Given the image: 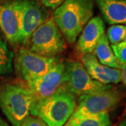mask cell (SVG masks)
I'll list each match as a JSON object with an SVG mask.
<instances>
[{
	"instance_id": "1",
	"label": "cell",
	"mask_w": 126,
	"mask_h": 126,
	"mask_svg": "<svg viewBox=\"0 0 126 126\" xmlns=\"http://www.w3.org/2000/svg\"><path fill=\"white\" fill-rule=\"evenodd\" d=\"M94 0H65L55 9L53 18L65 40L74 44L93 18Z\"/></svg>"
},
{
	"instance_id": "2",
	"label": "cell",
	"mask_w": 126,
	"mask_h": 126,
	"mask_svg": "<svg viewBox=\"0 0 126 126\" xmlns=\"http://www.w3.org/2000/svg\"><path fill=\"white\" fill-rule=\"evenodd\" d=\"M77 104L76 96L63 86L47 97L33 100L30 114L41 118L48 126H64Z\"/></svg>"
},
{
	"instance_id": "3",
	"label": "cell",
	"mask_w": 126,
	"mask_h": 126,
	"mask_svg": "<svg viewBox=\"0 0 126 126\" xmlns=\"http://www.w3.org/2000/svg\"><path fill=\"white\" fill-rule=\"evenodd\" d=\"M33 100L27 87L14 83L0 86V109L12 126H20L30 116Z\"/></svg>"
},
{
	"instance_id": "4",
	"label": "cell",
	"mask_w": 126,
	"mask_h": 126,
	"mask_svg": "<svg viewBox=\"0 0 126 126\" xmlns=\"http://www.w3.org/2000/svg\"><path fill=\"white\" fill-rule=\"evenodd\" d=\"M27 44L31 51L48 58L56 57L66 48V40L53 16L33 32Z\"/></svg>"
},
{
	"instance_id": "5",
	"label": "cell",
	"mask_w": 126,
	"mask_h": 126,
	"mask_svg": "<svg viewBox=\"0 0 126 126\" xmlns=\"http://www.w3.org/2000/svg\"><path fill=\"white\" fill-rule=\"evenodd\" d=\"M121 95L115 88L79 97V102L68 121L108 113L120 102Z\"/></svg>"
},
{
	"instance_id": "6",
	"label": "cell",
	"mask_w": 126,
	"mask_h": 126,
	"mask_svg": "<svg viewBox=\"0 0 126 126\" xmlns=\"http://www.w3.org/2000/svg\"><path fill=\"white\" fill-rule=\"evenodd\" d=\"M59 61L57 57H45L21 48L15 55L14 65L18 78L27 83L45 74Z\"/></svg>"
},
{
	"instance_id": "7",
	"label": "cell",
	"mask_w": 126,
	"mask_h": 126,
	"mask_svg": "<svg viewBox=\"0 0 126 126\" xmlns=\"http://www.w3.org/2000/svg\"><path fill=\"white\" fill-rule=\"evenodd\" d=\"M63 86L75 96L89 94L112 88L92 79L80 62L70 61L65 64Z\"/></svg>"
},
{
	"instance_id": "8",
	"label": "cell",
	"mask_w": 126,
	"mask_h": 126,
	"mask_svg": "<svg viewBox=\"0 0 126 126\" xmlns=\"http://www.w3.org/2000/svg\"><path fill=\"white\" fill-rule=\"evenodd\" d=\"M20 28V44L27 45L33 32L49 18L44 6L36 0H14Z\"/></svg>"
},
{
	"instance_id": "9",
	"label": "cell",
	"mask_w": 126,
	"mask_h": 126,
	"mask_svg": "<svg viewBox=\"0 0 126 126\" xmlns=\"http://www.w3.org/2000/svg\"><path fill=\"white\" fill-rule=\"evenodd\" d=\"M65 64L59 61L41 77L27 83L34 99L47 97L64 85Z\"/></svg>"
},
{
	"instance_id": "10",
	"label": "cell",
	"mask_w": 126,
	"mask_h": 126,
	"mask_svg": "<svg viewBox=\"0 0 126 126\" xmlns=\"http://www.w3.org/2000/svg\"><path fill=\"white\" fill-rule=\"evenodd\" d=\"M81 63L92 79L105 85L121 81V69L111 68L99 63L93 53L83 55Z\"/></svg>"
},
{
	"instance_id": "11",
	"label": "cell",
	"mask_w": 126,
	"mask_h": 126,
	"mask_svg": "<svg viewBox=\"0 0 126 126\" xmlns=\"http://www.w3.org/2000/svg\"><path fill=\"white\" fill-rule=\"evenodd\" d=\"M105 26L103 20L99 16L90 19L78 36L77 51L83 55L93 53L100 38L104 34Z\"/></svg>"
},
{
	"instance_id": "12",
	"label": "cell",
	"mask_w": 126,
	"mask_h": 126,
	"mask_svg": "<svg viewBox=\"0 0 126 126\" xmlns=\"http://www.w3.org/2000/svg\"><path fill=\"white\" fill-rule=\"evenodd\" d=\"M0 30L11 44H20V28L14 0L0 5Z\"/></svg>"
},
{
	"instance_id": "13",
	"label": "cell",
	"mask_w": 126,
	"mask_h": 126,
	"mask_svg": "<svg viewBox=\"0 0 126 126\" xmlns=\"http://www.w3.org/2000/svg\"><path fill=\"white\" fill-rule=\"evenodd\" d=\"M109 25L126 24V0H94Z\"/></svg>"
},
{
	"instance_id": "14",
	"label": "cell",
	"mask_w": 126,
	"mask_h": 126,
	"mask_svg": "<svg viewBox=\"0 0 126 126\" xmlns=\"http://www.w3.org/2000/svg\"><path fill=\"white\" fill-rule=\"evenodd\" d=\"M93 54L101 64L109 67L121 69L122 65L113 53L105 33L98 41L93 51Z\"/></svg>"
},
{
	"instance_id": "15",
	"label": "cell",
	"mask_w": 126,
	"mask_h": 126,
	"mask_svg": "<svg viewBox=\"0 0 126 126\" xmlns=\"http://www.w3.org/2000/svg\"><path fill=\"white\" fill-rule=\"evenodd\" d=\"M108 113L82 118L76 121H68L64 126H111Z\"/></svg>"
},
{
	"instance_id": "16",
	"label": "cell",
	"mask_w": 126,
	"mask_h": 126,
	"mask_svg": "<svg viewBox=\"0 0 126 126\" xmlns=\"http://www.w3.org/2000/svg\"><path fill=\"white\" fill-rule=\"evenodd\" d=\"M14 53L0 38V76H9L14 72Z\"/></svg>"
},
{
	"instance_id": "17",
	"label": "cell",
	"mask_w": 126,
	"mask_h": 126,
	"mask_svg": "<svg viewBox=\"0 0 126 126\" xmlns=\"http://www.w3.org/2000/svg\"><path fill=\"white\" fill-rule=\"evenodd\" d=\"M107 36L111 45L126 41V25L121 24L112 25L107 30Z\"/></svg>"
},
{
	"instance_id": "18",
	"label": "cell",
	"mask_w": 126,
	"mask_h": 126,
	"mask_svg": "<svg viewBox=\"0 0 126 126\" xmlns=\"http://www.w3.org/2000/svg\"><path fill=\"white\" fill-rule=\"evenodd\" d=\"M113 53L121 64H126V41L118 44L111 45Z\"/></svg>"
},
{
	"instance_id": "19",
	"label": "cell",
	"mask_w": 126,
	"mask_h": 126,
	"mask_svg": "<svg viewBox=\"0 0 126 126\" xmlns=\"http://www.w3.org/2000/svg\"><path fill=\"white\" fill-rule=\"evenodd\" d=\"M20 126H48L45 122L41 118L33 116H27Z\"/></svg>"
},
{
	"instance_id": "20",
	"label": "cell",
	"mask_w": 126,
	"mask_h": 126,
	"mask_svg": "<svg viewBox=\"0 0 126 126\" xmlns=\"http://www.w3.org/2000/svg\"><path fill=\"white\" fill-rule=\"evenodd\" d=\"M42 6L52 10L56 9L65 0H39Z\"/></svg>"
},
{
	"instance_id": "21",
	"label": "cell",
	"mask_w": 126,
	"mask_h": 126,
	"mask_svg": "<svg viewBox=\"0 0 126 126\" xmlns=\"http://www.w3.org/2000/svg\"><path fill=\"white\" fill-rule=\"evenodd\" d=\"M121 72V81L125 86H126V64H122Z\"/></svg>"
},
{
	"instance_id": "22",
	"label": "cell",
	"mask_w": 126,
	"mask_h": 126,
	"mask_svg": "<svg viewBox=\"0 0 126 126\" xmlns=\"http://www.w3.org/2000/svg\"><path fill=\"white\" fill-rule=\"evenodd\" d=\"M0 126H11L6 121L0 116Z\"/></svg>"
},
{
	"instance_id": "23",
	"label": "cell",
	"mask_w": 126,
	"mask_h": 126,
	"mask_svg": "<svg viewBox=\"0 0 126 126\" xmlns=\"http://www.w3.org/2000/svg\"><path fill=\"white\" fill-rule=\"evenodd\" d=\"M126 126V118L122 121V123L120 124V126Z\"/></svg>"
}]
</instances>
